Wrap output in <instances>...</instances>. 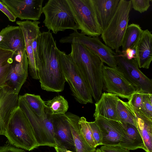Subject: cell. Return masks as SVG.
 Masks as SVG:
<instances>
[{
	"instance_id": "8d00e7d4",
	"label": "cell",
	"mask_w": 152,
	"mask_h": 152,
	"mask_svg": "<svg viewBox=\"0 0 152 152\" xmlns=\"http://www.w3.org/2000/svg\"><path fill=\"white\" fill-rule=\"evenodd\" d=\"M0 10L7 16L9 20L12 22L15 21L16 18L7 7L0 1Z\"/></svg>"
},
{
	"instance_id": "30bf717a",
	"label": "cell",
	"mask_w": 152,
	"mask_h": 152,
	"mask_svg": "<svg viewBox=\"0 0 152 152\" xmlns=\"http://www.w3.org/2000/svg\"><path fill=\"white\" fill-rule=\"evenodd\" d=\"M59 42L61 43H76L82 44L108 66L117 67L115 53L102 43L98 37H88L75 31L68 36L62 38Z\"/></svg>"
},
{
	"instance_id": "74e56055",
	"label": "cell",
	"mask_w": 152,
	"mask_h": 152,
	"mask_svg": "<svg viewBox=\"0 0 152 152\" xmlns=\"http://www.w3.org/2000/svg\"><path fill=\"white\" fill-rule=\"evenodd\" d=\"M123 55L129 60L136 58V53L135 49L128 48L124 51H121Z\"/></svg>"
},
{
	"instance_id": "e575fe53",
	"label": "cell",
	"mask_w": 152,
	"mask_h": 152,
	"mask_svg": "<svg viewBox=\"0 0 152 152\" xmlns=\"http://www.w3.org/2000/svg\"><path fill=\"white\" fill-rule=\"evenodd\" d=\"M100 149L101 152H130L129 150L118 145H102Z\"/></svg>"
},
{
	"instance_id": "ba28073f",
	"label": "cell",
	"mask_w": 152,
	"mask_h": 152,
	"mask_svg": "<svg viewBox=\"0 0 152 152\" xmlns=\"http://www.w3.org/2000/svg\"><path fill=\"white\" fill-rule=\"evenodd\" d=\"M18 106L28 120L38 146L56 147L53 136L52 115L46 114L44 118L38 116L23 95L18 96Z\"/></svg>"
},
{
	"instance_id": "2e32d148",
	"label": "cell",
	"mask_w": 152,
	"mask_h": 152,
	"mask_svg": "<svg viewBox=\"0 0 152 152\" xmlns=\"http://www.w3.org/2000/svg\"><path fill=\"white\" fill-rule=\"evenodd\" d=\"M18 96L6 84L0 87V135H5L12 113L18 105Z\"/></svg>"
},
{
	"instance_id": "3957f363",
	"label": "cell",
	"mask_w": 152,
	"mask_h": 152,
	"mask_svg": "<svg viewBox=\"0 0 152 152\" xmlns=\"http://www.w3.org/2000/svg\"><path fill=\"white\" fill-rule=\"evenodd\" d=\"M4 136L10 144L18 148L30 151L39 147L31 124L18 105L12 113Z\"/></svg>"
},
{
	"instance_id": "8992f818",
	"label": "cell",
	"mask_w": 152,
	"mask_h": 152,
	"mask_svg": "<svg viewBox=\"0 0 152 152\" xmlns=\"http://www.w3.org/2000/svg\"><path fill=\"white\" fill-rule=\"evenodd\" d=\"M59 61L64 78L72 95L79 103H92V96L80 71L69 54L58 50Z\"/></svg>"
},
{
	"instance_id": "f1b7e54d",
	"label": "cell",
	"mask_w": 152,
	"mask_h": 152,
	"mask_svg": "<svg viewBox=\"0 0 152 152\" xmlns=\"http://www.w3.org/2000/svg\"><path fill=\"white\" fill-rule=\"evenodd\" d=\"M116 110L121 124H129L136 127V121L134 116L124 102L120 99L117 104Z\"/></svg>"
},
{
	"instance_id": "9a60e30c",
	"label": "cell",
	"mask_w": 152,
	"mask_h": 152,
	"mask_svg": "<svg viewBox=\"0 0 152 152\" xmlns=\"http://www.w3.org/2000/svg\"><path fill=\"white\" fill-rule=\"evenodd\" d=\"M28 61L26 51L14 54L12 66L6 84L18 94L28 75Z\"/></svg>"
},
{
	"instance_id": "83f0119b",
	"label": "cell",
	"mask_w": 152,
	"mask_h": 152,
	"mask_svg": "<svg viewBox=\"0 0 152 152\" xmlns=\"http://www.w3.org/2000/svg\"><path fill=\"white\" fill-rule=\"evenodd\" d=\"M28 104L39 117L44 118L47 115L45 112V102L40 95L26 93L23 95Z\"/></svg>"
},
{
	"instance_id": "f546056e",
	"label": "cell",
	"mask_w": 152,
	"mask_h": 152,
	"mask_svg": "<svg viewBox=\"0 0 152 152\" xmlns=\"http://www.w3.org/2000/svg\"><path fill=\"white\" fill-rule=\"evenodd\" d=\"M81 132L88 144L96 148L97 146L93 139L91 128L86 119L84 117L80 118L79 121Z\"/></svg>"
},
{
	"instance_id": "ac0fdd59",
	"label": "cell",
	"mask_w": 152,
	"mask_h": 152,
	"mask_svg": "<svg viewBox=\"0 0 152 152\" xmlns=\"http://www.w3.org/2000/svg\"><path fill=\"white\" fill-rule=\"evenodd\" d=\"M102 134V145H118L123 136L124 127L118 121L102 118H95Z\"/></svg>"
},
{
	"instance_id": "d6a6232c",
	"label": "cell",
	"mask_w": 152,
	"mask_h": 152,
	"mask_svg": "<svg viewBox=\"0 0 152 152\" xmlns=\"http://www.w3.org/2000/svg\"><path fill=\"white\" fill-rule=\"evenodd\" d=\"M91 129L92 136L94 142L97 146L102 145V137L100 129L94 121L89 122Z\"/></svg>"
},
{
	"instance_id": "9c48e42d",
	"label": "cell",
	"mask_w": 152,
	"mask_h": 152,
	"mask_svg": "<svg viewBox=\"0 0 152 152\" xmlns=\"http://www.w3.org/2000/svg\"><path fill=\"white\" fill-rule=\"evenodd\" d=\"M40 23L38 21L29 20L16 22L24 36L30 75L35 80H39V63L38 56L37 39L41 32L39 26Z\"/></svg>"
},
{
	"instance_id": "d6986e66",
	"label": "cell",
	"mask_w": 152,
	"mask_h": 152,
	"mask_svg": "<svg viewBox=\"0 0 152 152\" xmlns=\"http://www.w3.org/2000/svg\"><path fill=\"white\" fill-rule=\"evenodd\" d=\"M119 99L115 94L105 92L102 93L95 104V108L93 115L95 118H104L121 123L116 110Z\"/></svg>"
},
{
	"instance_id": "d4e9b609",
	"label": "cell",
	"mask_w": 152,
	"mask_h": 152,
	"mask_svg": "<svg viewBox=\"0 0 152 152\" xmlns=\"http://www.w3.org/2000/svg\"><path fill=\"white\" fill-rule=\"evenodd\" d=\"M143 31L139 25L132 23L128 25L123 39L122 52L128 48L135 49Z\"/></svg>"
},
{
	"instance_id": "e0dca14e",
	"label": "cell",
	"mask_w": 152,
	"mask_h": 152,
	"mask_svg": "<svg viewBox=\"0 0 152 152\" xmlns=\"http://www.w3.org/2000/svg\"><path fill=\"white\" fill-rule=\"evenodd\" d=\"M0 48L13 51L15 55L26 51L24 36L19 26L8 25L1 31Z\"/></svg>"
},
{
	"instance_id": "4dcf8cb0",
	"label": "cell",
	"mask_w": 152,
	"mask_h": 152,
	"mask_svg": "<svg viewBox=\"0 0 152 152\" xmlns=\"http://www.w3.org/2000/svg\"><path fill=\"white\" fill-rule=\"evenodd\" d=\"M144 93L141 91H137L132 95L128 102L136 110L150 116L146 112L143 107V95Z\"/></svg>"
},
{
	"instance_id": "ab89813d",
	"label": "cell",
	"mask_w": 152,
	"mask_h": 152,
	"mask_svg": "<svg viewBox=\"0 0 152 152\" xmlns=\"http://www.w3.org/2000/svg\"><path fill=\"white\" fill-rule=\"evenodd\" d=\"M93 152H101L100 148H98Z\"/></svg>"
},
{
	"instance_id": "52a82bcc",
	"label": "cell",
	"mask_w": 152,
	"mask_h": 152,
	"mask_svg": "<svg viewBox=\"0 0 152 152\" xmlns=\"http://www.w3.org/2000/svg\"><path fill=\"white\" fill-rule=\"evenodd\" d=\"M80 33L90 37L101 35L102 30L92 0H67Z\"/></svg>"
},
{
	"instance_id": "5bb4252c",
	"label": "cell",
	"mask_w": 152,
	"mask_h": 152,
	"mask_svg": "<svg viewBox=\"0 0 152 152\" xmlns=\"http://www.w3.org/2000/svg\"><path fill=\"white\" fill-rule=\"evenodd\" d=\"M53 136L56 147L64 151L76 152L69 123L66 114L52 115Z\"/></svg>"
},
{
	"instance_id": "4fadbf2b",
	"label": "cell",
	"mask_w": 152,
	"mask_h": 152,
	"mask_svg": "<svg viewBox=\"0 0 152 152\" xmlns=\"http://www.w3.org/2000/svg\"><path fill=\"white\" fill-rule=\"evenodd\" d=\"M17 18L37 21L42 12L43 0H0Z\"/></svg>"
},
{
	"instance_id": "836d02e7",
	"label": "cell",
	"mask_w": 152,
	"mask_h": 152,
	"mask_svg": "<svg viewBox=\"0 0 152 152\" xmlns=\"http://www.w3.org/2000/svg\"><path fill=\"white\" fill-rule=\"evenodd\" d=\"M143 105L146 112L152 117V94L144 93L143 95Z\"/></svg>"
},
{
	"instance_id": "5b68a950",
	"label": "cell",
	"mask_w": 152,
	"mask_h": 152,
	"mask_svg": "<svg viewBox=\"0 0 152 152\" xmlns=\"http://www.w3.org/2000/svg\"><path fill=\"white\" fill-rule=\"evenodd\" d=\"M132 8L131 0H120L115 14L102 32L101 37L105 45L115 53L121 46Z\"/></svg>"
},
{
	"instance_id": "60d3db41",
	"label": "cell",
	"mask_w": 152,
	"mask_h": 152,
	"mask_svg": "<svg viewBox=\"0 0 152 152\" xmlns=\"http://www.w3.org/2000/svg\"><path fill=\"white\" fill-rule=\"evenodd\" d=\"M65 152H73L72 151H69V150H66L65 151Z\"/></svg>"
},
{
	"instance_id": "1f68e13d",
	"label": "cell",
	"mask_w": 152,
	"mask_h": 152,
	"mask_svg": "<svg viewBox=\"0 0 152 152\" xmlns=\"http://www.w3.org/2000/svg\"><path fill=\"white\" fill-rule=\"evenodd\" d=\"M132 7L142 13L146 11L150 6V0H131Z\"/></svg>"
},
{
	"instance_id": "7c38bea8",
	"label": "cell",
	"mask_w": 152,
	"mask_h": 152,
	"mask_svg": "<svg viewBox=\"0 0 152 152\" xmlns=\"http://www.w3.org/2000/svg\"><path fill=\"white\" fill-rule=\"evenodd\" d=\"M102 76L103 89L108 93L129 100L137 91L117 67L113 68L104 65Z\"/></svg>"
},
{
	"instance_id": "8fae6325",
	"label": "cell",
	"mask_w": 152,
	"mask_h": 152,
	"mask_svg": "<svg viewBox=\"0 0 152 152\" xmlns=\"http://www.w3.org/2000/svg\"><path fill=\"white\" fill-rule=\"evenodd\" d=\"M117 68L138 91L152 94V80L139 69L135 58L129 60L120 51L115 53Z\"/></svg>"
},
{
	"instance_id": "d590c367",
	"label": "cell",
	"mask_w": 152,
	"mask_h": 152,
	"mask_svg": "<svg viewBox=\"0 0 152 152\" xmlns=\"http://www.w3.org/2000/svg\"><path fill=\"white\" fill-rule=\"evenodd\" d=\"M0 152H26L24 150L17 148L12 145H4L0 146Z\"/></svg>"
},
{
	"instance_id": "ffe728a7",
	"label": "cell",
	"mask_w": 152,
	"mask_h": 152,
	"mask_svg": "<svg viewBox=\"0 0 152 152\" xmlns=\"http://www.w3.org/2000/svg\"><path fill=\"white\" fill-rule=\"evenodd\" d=\"M124 102L135 118L136 127L143 140L146 152H152V117L136 110L128 101Z\"/></svg>"
},
{
	"instance_id": "484cf974",
	"label": "cell",
	"mask_w": 152,
	"mask_h": 152,
	"mask_svg": "<svg viewBox=\"0 0 152 152\" xmlns=\"http://www.w3.org/2000/svg\"><path fill=\"white\" fill-rule=\"evenodd\" d=\"M14 52L0 48V87L4 85L11 69Z\"/></svg>"
},
{
	"instance_id": "4316f807",
	"label": "cell",
	"mask_w": 152,
	"mask_h": 152,
	"mask_svg": "<svg viewBox=\"0 0 152 152\" xmlns=\"http://www.w3.org/2000/svg\"><path fill=\"white\" fill-rule=\"evenodd\" d=\"M45 112L51 115L65 114L69 106L67 101L61 95L56 96L52 99L45 101Z\"/></svg>"
},
{
	"instance_id": "277c9868",
	"label": "cell",
	"mask_w": 152,
	"mask_h": 152,
	"mask_svg": "<svg viewBox=\"0 0 152 152\" xmlns=\"http://www.w3.org/2000/svg\"><path fill=\"white\" fill-rule=\"evenodd\" d=\"M42 12L45 26L54 34L67 29H78L67 0H49L42 7Z\"/></svg>"
},
{
	"instance_id": "7a4b0ae2",
	"label": "cell",
	"mask_w": 152,
	"mask_h": 152,
	"mask_svg": "<svg viewBox=\"0 0 152 152\" xmlns=\"http://www.w3.org/2000/svg\"><path fill=\"white\" fill-rule=\"evenodd\" d=\"M83 77L90 92L96 102L103 89L102 69L104 63L84 45L71 43L69 54Z\"/></svg>"
},
{
	"instance_id": "603a6c76",
	"label": "cell",
	"mask_w": 152,
	"mask_h": 152,
	"mask_svg": "<svg viewBox=\"0 0 152 152\" xmlns=\"http://www.w3.org/2000/svg\"><path fill=\"white\" fill-rule=\"evenodd\" d=\"M124 130L119 146L129 150L142 149L146 152L144 142L137 128L129 124H123Z\"/></svg>"
},
{
	"instance_id": "7402d4cb",
	"label": "cell",
	"mask_w": 152,
	"mask_h": 152,
	"mask_svg": "<svg viewBox=\"0 0 152 152\" xmlns=\"http://www.w3.org/2000/svg\"><path fill=\"white\" fill-rule=\"evenodd\" d=\"M92 0L102 32L115 14L120 0Z\"/></svg>"
},
{
	"instance_id": "f35d334b",
	"label": "cell",
	"mask_w": 152,
	"mask_h": 152,
	"mask_svg": "<svg viewBox=\"0 0 152 152\" xmlns=\"http://www.w3.org/2000/svg\"><path fill=\"white\" fill-rule=\"evenodd\" d=\"M56 152H65V151L62 149L57 147H54Z\"/></svg>"
},
{
	"instance_id": "cb8c5ba5",
	"label": "cell",
	"mask_w": 152,
	"mask_h": 152,
	"mask_svg": "<svg viewBox=\"0 0 152 152\" xmlns=\"http://www.w3.org/2000/svg\"><path fill=\"white\" fill-rule=\"evenodd\" d=\"M69 123L75 147L76 152H93L96 149L90 146L86 142L80 130L79 123L80 117L72 113H66Z\"/></svg>"
},
{
	"instance_id": "6da1fadb",
	"label": "cell",
	"mask_w": 152,
	"mask_h": 152,
	"mask_svg": "<svg viewBox=\"0 0 152 152\" xmlns=\"http://www.w3.org/2000/svg\"><path fill=\"white\" fill-rule=\"evenodd\" d=\"M58 49L50 31L40 33L37 39L39 80L42 89L47 91L61 92L66 82L59 62Z\"/></svg>"
},
{
	"instance_id": "44dd1931",
	"label": "cell",
	"mask_w": 152,
	"mask_h": 152,
	"mask_svg": "<svg viewBox=\"0 0 152 152\" xmlns=\"http://www.w3.org/2000/svg\"><path fill=\"white\" fill-rule=\"evenodd\" d=\"M135 50L139 68L149 69L152 60V34L148 29L143 31Z\"/></svg>"
}]
</instances>
